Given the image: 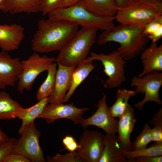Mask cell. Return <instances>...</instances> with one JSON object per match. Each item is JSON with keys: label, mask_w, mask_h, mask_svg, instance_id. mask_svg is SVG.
I'll return each mask as SVG.
<instances>
[{"label": "cell", "mask_w": 162, "mask_h": 162, "mask_svg": "<svg viewBox=\"0 0 162 162\" xmlns=\"http://www.w3.org/2000/svg\"><path fill=\"white\" fill-rule=\"evenodd\" d=\"M3 162H30L24 156L18 154L11 153L4 159Z\"/></svg>", "instance_id": "d6a6232c"}, {"label": "cell", "mask_w": 162, "mask_h": 162, "mask_svg": "<svg viewBox=\"0 0 162 162\" xmlns=\"http://www.w3.org/2000/svg\"><path fill=\"white\" fill-rule=\"evenodd\" d=\"M23 107L4 91L0 92V119H10L20 116Z\"/></svg>", "instance_id": "7402d4cb"}, {"label": "cell", "mask_w": 162, "mask_h": 162, "mask_svg": "<svg viewBox=\"0 0 162 162\" xmlns=\"http://www.w3.org/2000/svg\"><path fill=\"white\" fill-rule=\"evenodd\" d=\"M128 162L141 156L156 157L162 155V142H155L149 147L140 150L124 151Z\"/></svg>", "instance_id": "484cf974"}, {"label": "cell", "mask_w": 162, "mask_h": 162, "mask_svg": "<svg viewBox=\"0 0 162 162\" xmlns=\"http://www.w3.org/2000/svg\"><path fill=\"white\" fill-rule=\"evenodd\" d=\"M21 71L20 58L12 57L7 51L0 52V89L14 87Z\"/></svg>", "instance_id": "4fadbf2b"}, {"label": "cell", "mask_w": 162, "mask_h": 162, "mask_svg": "<svg viewBox=\"0 0 162 162\" xmlns=\"http://www.w3.org/2000/svg\"><path fill=\"white\" fill-rule=\"evenodd\" d=\"M162 85V73L160 72L153 71L141 77L134 76L131 80V87H136L134 91L136 94H145L143 99L134 104L135 107L142 111L145 104L148 101L161 105L159 92Z\"/></svg>", "instance_id": "9c48e42d"}, {"label": "cell", "mask_w": 162, "mask_h": 162, "mask_svg": "<svg viewBox=\"0 0 162 162\" xmlns=\"http://www.w3.org/2000/svg\"><path fill=\"white\" fill-rule=\"evenodd\" d=\"M24 29L16 23L0 25V47L9 52L17 49L24 37Z\"/></svg>", "instance_id": "9a60e30c"}, {"label": "cell", "mask_w": 162, "mask_h": 162, "mask_svg": "<svg viewBox=\"0 0 162 162\" xmlns=\"http://www.w3.org/2000/svg\"><path fill=\"white\" fill-rule=\"evenodd\" d=\"M48 18L53 20L68 21L82 27L93 28L106 31L115 25L114 17H104L94 15L79 3L65 8L56 9L48 14Z\"/></svg>", "instance_id": "277c9868"}, {"label": "cell", "mask_w": 162, "mask_h": 162, "mask_svg": "<svg viewBox=\"0 0 162 162\" xmlns=\"http://www.w3.org/2000/svg\"><path fill=\"white\" fill-rule=\"evenodd\" d=\"M104 137L97 131L86 130L83 132L76 150L82 162H98L104 147Z\"/></svg>", "instance_id": "30bf717a"}, {"label": "cell", "mask_w": 162, "mask_h": 162, "mask_svg": "<svg viewBox=\"0 0 162 162\" xmlns=\"http://www.w3.org/2000/svg\"><path fill=\"white\" fill-rule=\"evenodd\" d=\"M160 14H162V10L157 8L129 0L123 7L118 8L115 17L120 24L144 27Z\"/></svg>", "instance_id": "8992f818"}, {"label": "cell", "mask_w": 162, "mask_h": 162, "mask_svg": "<svg viewBox=\"0 0 162 162\" xmlns=\"http://www.w3.org/2000/svg\"><path fill=\"white\" fill-rule=\"evenodd\" d=\"M162 10V0H131Z\"/></svg>", "instance_id": "e575fe53"}, {"label": "cell", "mask_w": 162, "mask_h": 162, "mask_svg": "<svg viewBox=\"0 0 162 162\" xmlns=\"http://www.w3.org/2000/svg\"><path fill=\"white\" fill-rule=\"evenodd\" d=\"M143 68L137 76L141 77L150 73L162 71V44L158 46L157 42H152L140 53Z\"/></svg>", "instance_id": "2e32d148"}, {"label": "cell", "mask_w": 162, "mask_h": 162, "mask_svg": "<svg viewBox=\"0 0 162 162\" xmlns=\"http://www.w3.org/2000/svg\"><path fill=\"white\" fill-rule=\"evenodd\" d=\"M8 138L6 134L2 131L0 128V143L6 140Z\"/></svg>", "instance_id": "ab89813d"}, {"label": "cell", "mask_w": 162, "mask_h": 162, "mask_svg": "<svg viewBox=\"0 0 162 162\" xmlns=\"http://www.w3.org/2000/svg\"><path fill=\"white\" fill-rule=\"evenodd\" d=\"M75 140L74 138L71 136L66 135L62 139V143L64 147L69 145Z\"/></svg>", "instance_id": "74e56055"}, {"label": "cell", "mask_w": 162, "mask_h": 162, "mask_svg": "<svg viewBox=\"0 0 162 162\" xmlns=\"http://www.w3.org/2000/svg\"><path fill=\"white\" fill-rule=\"evenodd\" d=\"M16 139L8 137L0 143V162H3L5 158L12 152L13 145Z\"/></svg>", "instance_id": "1f68e13d"}, {"label": "cell", "mask_w": 162, "mask_h": 162, "mask_svg": "<svg viewBox=\"0 0 162 162\" xmlns=\"http://www.w3.org/2000/svg\"><path fill=\"white\" fill-rule=\"evenodd\" d=\"M54 61V58L41 56L34 52L27 59L21 61L22 71L17 81V91L23 93L25 90H31L37 77L47 71Z\"/></svg>", "instance_id": "52a82bcc"}, {"label": "cell", "mask_w": 162, "mask_h": 162, "mask_svg": "<svg viewBox=\"0 0 162 162\" xmlns=\"http://www.w3.org/2000/svg\"><path fill=\"white\" fill-rule=\"evenodd\" d=\"M152 128L146 123L141 133L137 136L132 144L133 150H138L146 148L151 142Z\"/></svg>", "instance_id": "83f0119b"}, {"label": "cell", "mask_w": 162, "mask_h": 162, "mask_svg": "<svg viewBox=\"0 0 162 162\" xmlns=\"http://www.w3.org/2000/svg\"><path fill=\"white\" fill-rule=\"evenodd\" d=\"M79 27L66 21L41 19L32 40V50L39 53L60 51L75 35Z\"/></svg>", "instance_id": "6da1fadb"}, {"label": "cell", "mask_w": 162, "mask_h": 162, "mask_svg": "<svg viewBox=\"0 0 162 162\" xmlns=\"http://www.w3.org/2000/svg\"><path fill=\"white\" fill-rule=\"evenodd\" d=\"M79 3L93 14L104 17H114L118 8L114 0H82Z\"/></svg>", "instance_id": "d6986e66"}, {"label": "cell", "mask_w": 162, "mask_h": 162, "mask_svg": "<svg viewBox=\"0 0 162 162\" xmlns=\"http://www.w3.org/2000/svg\"><path fill=\"white\" fill-rule=\"evenodd\" d=\"M57 64L53 62L47 70V76L39 87L36 93V98L38 101L48 98L52 94L55 86Z\"/></svg>", "instance_id": "d4e9b609"}, {"label": "cell", "mask_w": 162, "mask_h": 162, "mask_svg": "<svg viewBox=\"0 0 162 162\" xmlns=\"http://www.w3.org/2000/svg\"><path fill=\"white\" fill-rule=\"evenodd\" d=\"M95 67V65L92 64V62H83L76 66L72 74L70 86L64 98V103L69 100L77 88Z\"/></svg>", "instance_id": "44dd1931"}, {"label": "cell", "mask_w": 162, "mask_h": 162, "mask_svg": "<svg viewBox=\"0 0 162 162\" xmlns=\"http://www.w3.org/2000/svg\"><path fill=\"white\" fill-rule=\"evenodd\" d=\"M48 98H44L30 107L23 108L18 118L22 120L21 125L18 130L20 135L22 134L26 126L38 118L45 107L48 104Z\"/></svg>", "instance_id": "603a6c76"}, {"label": "cell", "mask_w": 162, "mask_h": 162, "mask_svg": "<svg viewBox=\"0 0 162 162\" xmlns=\"http://www.w3.org/2000/svg\"><path fill=\"white\" fill-rule=\"evenodd\" d=\"M149 39L144 33L143 27L120 24L103 31L99 36L98 44L104 45L113 42L119 44L117 50L125 60L136 57L146 48Z\"/></svg>", "instance_id": "7a4b0ae2"}, {"label": "cell", "mask_w": 162, "mask_h": 162, "mask_svg": "<svg viewBox=\"0 0 162 162\" xmlns=\"http://www.w3.org/2000/svg\"><path fill=\"white\" fill-rule=\"evenodd\" d=\"M136 94L135 91L125 89H118L116 91V101L109 107L112 116L116 118L122 116L129 105L128 102L129 99Z\"/></svg>", "instance_id": "cb8c5ba5"}, {"label": "cell", "mask_w": 162, "mask_h": 162, "mask_svg": "<svg viewBox=\"0 0 162 162\" xmlns=\"http://www.w3.org/2000/svg\"><path fill=\"white\" fill-rule=\"evenodd\" d=\"M129 0H114L117 6L120 8L124 6Z\"/></svg>", "instance_id": "f35d334b"}, {"label": "cell", "mask_w": 162, "mask_h": 162, "mask_svg": "<svg viewBox=\"0 0 162 162\" xmlns=\"http://www.w3.org/2000/svg\"><path fill=\"white\" fill-rule=\"evenodd\" d=\"M150 123L154 127L152 128V140L155 142L162 140V108L153 116Z\"/></svg>", "instance_id": "f1b7e54d"}, {"label": "cell", "mask_w": 162, "mask_h": 162, "mask_svg": "<svg viewBox=\"0 0 162 162\" xmlns=\"http://www.w3.org/2000/svg\"><path fill=\"white\" fill-rule=\"evenodd\" d=\"M118 118L117 131L118 138L125 151H133L130 137L136 121L133 107L129 104L124 113Z\"/></svg>", "instance_id": "e0dca14e"}, {"label": "cell", "mask_w": 162, "mask_h": 162, "mask_svg": "<svg viewBox=\"0 0 162 162\" xmlns=\"http://www.w3.org/2000/svg\"><path fill=\"white\" fill-rule=\"evenodd\" d=\"M106 95L105 94L96 105L98 109L89 117L83 118L80 124L85 129L93 125L102 129L107 134L117 133L118 120L111 115L106 103Z\"/></svg>", "instance_id": "7c38bea8"}, {"label": "cell", "mask_w": 162, "mask_h": 162, "mask_svg": "<svg viewBox=\"0 0 162 162\" xmlns=\"http://www.w3.org/2000/svg\"><path fill=\"white\" fill-rule=\"evenodd\" d=\"M1 10V7L0 6V10Z\"/></svg>", "instance_id": "b9f144b4"}, {"label": "cell", "mask_w": 162, "mask_h": 162, "mask_svg": "<svg viewBox=\"0 0 162 162\" xmlns=\"http://www.w3.org/2000/svg\"><path fill=\"white\" fill-rule=\"evenodd\" d=\"M40 0H3L1 10L11 14L22 13H35L39 11Z\"/></svg>", "instance_id": "ffe728a7"}, {"label": "cell", "mask_w": 162, "mask_h": 162, "mask_svg": "<svg viewBox=\"0 0 162 162\" xmlns=\"http://www.w3.org/2000/svg\"><path fill=\"white\" fill-rule=\"evenodd\" d=\"M82 0H64L60 8H65L70 7L78 3Z\"/></svg>", "instance_id": "d590c367"}, {"label": "cell", "mask_w": 162, "mask_h": 162, "mask_svg": "<svg viewBox=\"0 0 162 162\" xmlns=\"http://www.w3.org/2000/svg\"><path fill=\"white\" fill-rule=\"evenodd\" d=\"M64 0H40L39 11L45 16L60 8Z\"/></svg>", "instance_id": "4dcf8cb0"}, {"label": "cell", "mask_w": 162, "mask_h": 162, "mask_svg": "<svg viewBox=\"0 0 162 162\" xmlns=\"http://www.w3.org/2000/svg\"><path fill=\"white\" fill-rule=\"evenodd\" d=\"M87 107L78 108L73 103L69 104H48L38 118H42L46 122L53 123L56 120L66 118L71 120L76 124H80L83 119L84 113L89 110Z\"/></svg>", "instance_id": "8fae6325"}, {"label": "cell", "mask_w": 162, "mask_h": 162, "mask_svg": "<svg viewBox=\"0 0 162 162\" xmlns=\"http://www.w3.org/2000/svg\"><path fill=\"white\" fill-rule=\"evenodd\" d=\"M104 147L98 162H128L125 151L116 134L104 135Z\"/></svg>", "instance_id": "ac0fdd59"}, {"label": "cell", "mask_w": 162, "mask_h": 162, "mask_svg": "<svg viewBox=\"0 0 162 162\" xmlns=\"http://www.w3.org/2000/svg\"><path fill=\"white\" fill-rule=\"evenodd\" d=\"M58 68L56 75L53 91L48 97V104H57L64 103L66 92L70 87L72 74L75 65L67 66L57 63Z\"/></svg>", "instance_id": "5bb4252c"}, {"label": "cell", "mask_w": 162, "mask_h": 162, "mask_svg": "<svg viewBox=\"0 0 162 162\" xmlns=\"http://www.w3.org/2000/svg\"><path fill=\"white\" fill-rule=\"evenodd\" d=\"M162 155L159 156H141L137 157L130 162H162Z\"/></svg>", "instance_id": "836d02e7"}, {"label": "cell", "mask_w": 162, "mask_h": 162, "mask_svg": "<svg viewBox=\"0 0 162 162\" xmlns=\"http://www.w3.org/2000/svg\"><path fill=\"white\" fill-rule=\"evenodd\" d=\"M79 147L78 143L75 140L71 143L65 147L64 149L67 150L70 152H75Z\"/></svg>", "instance_id": "8d00e7d4"}, {"label": "cell", "mask_w": 162, "mask_h": 162, "mask_svg": "<svg viewBox=\"0 0 162 162\" xmlns=\"http://www.w3.org/2000/svg\"><path fill=\"white\" fill-rule=\"evenodd\" d=\"M94 60L101 62L104 67L103 72L108 77L103 83L105 87L109 88L119 87L125 82L124 66L126 61L117 50L106 54L92 52L84 62Z\"/></svg>", "instance_id": "5b68a950"}, {"label": "cell", "mask_w": 162, "mask_h": 162, "mask_svg": "<svg viewBox=\"0 0 162 162\" xmlns=\"http://www.w3.org/2000/svg\"><path fill=\"white\" fill-rule=\"evenodd\" d=\"M48 162H82L76 152H69L65 154L56 153L54 156L47 157Z\"/></svg>", "instance_id": "f546056e"}, {"label": "cell", "mask_w": 162, "mask_h": 162, "mask_svg": "<svg viewBox=\"0 0 162 162\" xmlns=\"http://www.w3.org/2000/svg\"><path fill=\"white\" fill-rule=\"evenodd\" d=\"M97 31L94 28L82 27L59 51L55 61L67 66H76L83 62L96 42Z\"/></svg>", "instance_id": "3957f363"}, {"label": "cell", "mask_w": 162, "mask_h": 162, "mask_svg": "<svg viewBox=\"0 0 162 162\" xmlns=\"http://www.w3.org/2000/svg\"><path fill=\"white\" fill-rule=\"evenodd\" d=\"M40 134L35 122H32L26 127L21 137L15 141L12 153L21 154L30 162H46L39 143Z\"/></svg>", "instance_id": "ba28073f"}, {"label": "cell", "mask_w": 162, "mask_h": 162, "mask_svg": "<svg viewBox=\"0 0 162 162\" xmlns=\"http://www.w3.org/2000/svg\"><path fill=\"white\" fill-rule=\"evenodd\" d=\"M3 0H0V6L1 4L2 3Z\"/></svg>", "instance_id": "60d3db41"}, {"label": "cell", "mask_w": 162, "mask_h": 162, "mask_svg": "<svg viewBox=\"0 0 162 162\" xmlns=\"http://www.w3.org/2000/svg\"><path fill=\"white\" fill-rule=\"evenodd\" d=\"M143 32L152 42H157L162 37V14L146 24L143 27Z\"/></svg>", "instance_id": "4316f807"}]
</instances>
